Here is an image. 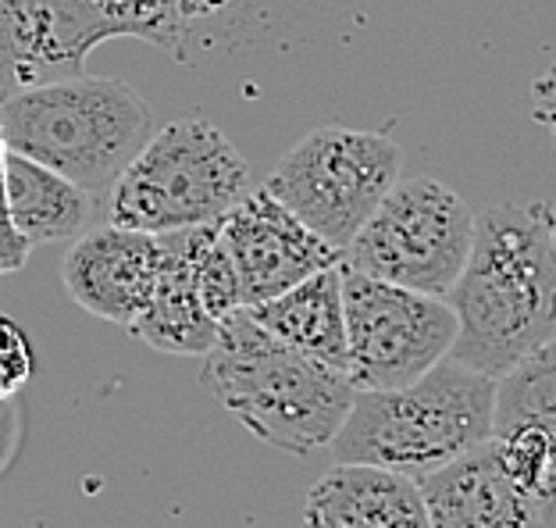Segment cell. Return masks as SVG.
Returning a JSON list of instances; mask_svg holds the SVG:
<instances>
[{
	"instance_id": "obj_15",
	"label": "cell",
	"mask_w": 556,
	"mask_h": 528,
	"mask_svg": "<svg viewBox=\"0 0 556 528\" xmlns=\"http://www.w3.org/2000/svg\"><path fill=\"white\" fill-rule=\"evenodd\" d=\"M4 204L11 229L29 247L75 240L104 211L97 193L11 150H4Z\"/></svg>"
},
{
	"instance_id": "obj_19",
	"label": "cell",
	"mask_w": 556,
	"mask_h": 528,
	"mask_svg": "<svg viewBox=\"0 0 556 528\" xmlns=\"http://www.w3.org/2000/svg\"><path fill=\"white\" fill-rule=\"evenodd\" d=\"M33 375V350L29 339L15 322L0 311V404L11 400Z\"/></svg>"
},
{
	"instance_id": "obj_14",
	"label": "cell",
	"mask_w": 556,
	"mask_h": 528,
	"mask_svg": "<svg viewBox=\"0 0 556 528\" xmlns=\"http://www.w3.org/2000/svg\"><path fill=\"white\" fill-rule=\"evenodd\" d=\"M161 264L154 286L143 300V307L132 318L129 332L154 347L157 354L175 357H204L218 339V322L200 304V293L189 275V261L182 250V232H157Z\"/></svg>"
},
{
	"instance_id": "obj_16",
	"label": "cell",
	"mask_w": 556,
	"mask_h": 528,
	"mask_svg": "<svg viewBox=\"0 0 556 528\" xmlns=\"http://www.w3.org/2000/svg\"><path fill=\"white\" fill-rule=\"evenodd\" d=\"M275 339L296 347L300 354L328 364V368L350 372L346 322H343V289L336 268L314 272L303 282L289 286L286 293L247 307Z\"/></svg>"
},
{
	"instance_id": "obj_10",
	"label": "cell",
	"mask_w": 556,
	"mask_h": 528,
	"mask_svg": "<svg viewBox=\"0 0 556 528\" xmlns=\"http://www.w3.org/2000/svg\"><path fill=\"white\" fill-rule=\"evenodd\" d=\"M214 225L236 264L243 307L286 293L307 275L336 268L343 257L286 204H278L264 186L247 190Z\"/></svg>"
},
{
	"instance_id": "obj_21",
	"label": "cell",
	"mask_w": 556,
	"mask_h": 528,
	"mask_svg": "<svg viewBox=\"0 0 556 528\" xmlns=\"http://www.w3.org/2000/svg\"><path fill=\"white\" fill-rule=\"evenodd\" d=\"M211 4L218 11V8H239V4H247V0H211Z\"/></svg>"
},
{
	"instance_id": "obj_4",
	"label": "cell",
	"mask_w": 556,
	"mask_h": 528,
	"mask_svg": "<svg viewBox=\"0 0 556 528\" xmlns=\"http://www.w3.org/2000/svg\"><path fill=\"white\" fill-rule=\"evenodd\" d=\"M492 375L446 354L407 386L357 389L328 447L343 464H378L417 482L492 436Z\"/></svg>"
},
{
	"instance_id": "obj_3",
	"label": "cell",
	"mask_w": 556,
	"mask_h": 528,
	"mask_svg": "<svg viewBox=\"0 0 556 528\" xmlns=\"http://www.w3.org/2000/svg\"><path fill=\"white\" fill-rule=\"evenodd\" d=\"M154 129L150 100L104 75L83 72L0 93L4 150L40 161L100 200Z\"/></svg>"
},
{
	"instance_id": "obj_8",
	"label": "cell",
	"mask_w": 556,
	"mask_h": 528,
	"mask_svg": "<svg viewBox=\"0 0 556 528\" xmlns=\"http://www.w3.org/2000/svg\"><path fill=\"white\" fill-rule=\"evenodd\" d=\"M403 154L386 133L321 125L278 161L264 190L339 254L400 179Z\"/></svg>"
},
{
	"instance_id": "obj_9",
	"label": "cell",
	"mask_w": 556,
	"mask_h": 528,
	"mask_svg": "<svg viewBox=\"0 0 556 528\" xmlns=\"http://www.w3.org/2000/svg\"><path fill=\"white\" fill-rule=\"evenodd\" d=\"M353 389H396L450 354L457 318L442 297L417 293L339 264Z\"/></svg>"
},
{
	"instance_id": "obj_13",
	"label": "cell",
	"mask_w": 556,
	"mask_h": 528,
	"mask_svg": "<svg viewBox=\"0 0 556 528\" xmlns=\"http://www.w3.org/2000/svg\"><path fill=\"white\" fill-rule=\"evenodd\" d=\"M303 528H432L421 489L400 472L378 464L328 468L311 486L303 504Z\"/></svg>"
},
{
	"instance_id": "obj_20",
	"label": "cell",
	"mask_w": 556,
	"mask_h": 528,
	"mask_svg": "<svg viewBox=\"0 0 556 528\" xmlns=\"http://www.w3.org/2000/svg\"><path fill=\"white\" fill-rule=\"evenodd\" d=\"M29 243L11 229V218H8V204H4V140H0V279L11 272L25 268L29 261Z\"/></svg>"
},
{
	"instance_id": "obj_17",
	"label": "cell",
	"mask_w": 556,
	"mask_h": 528,
	"mask_svg": "<svg viewBox=\"0 0 556 528\" xmlns=\"http://www.w3.org/2000/svg\"><path fill=\"white\" fill-rule=\"evenodd\" d=\"M182 232V250L189 261V275H193V286L200 293V304L207 307L214 322L225 318L229 311L243 307V293H239V279H236V264L225 250L218 225H193V229H179Z\"/></svg>"
},
{
	"instance_id": "obj_6",
	"label": "cell",
	"mask_w": 556,
	"mask_h": 528,
	"mask_svg": "<svg viewBox=\"0 0 556 528\" xmlns=\"http://www.w3.org/2000/svg\"><path fill=\"white\" fill-rule=\"evenodd\" d=\"M250 190V168L218 125L175 118L143 143L104 193V218L136 232L211 225Z\"/></svg>"
},
{
	"instance_id": "obj_1",
	"label": "cell",
	"mask_w": 556,
	"mask_h": 528,
	"mask_svg": "<svg viewBox=\"0 0 556 528\" xmlns=\"http://www.w3.org/2000/svg\"><path fill=\"white\" fill-rule=\"evenodd\" d=\"M457 318L450 357L500 379L556 332V225L549 204H489L442 297Z\"/></svg>"
},
{
	"instance_id": "obj_2",
	"label": "cell",
	"mask_w": 556,
	"mask_h": 528,
	"mask_svg": "<svg viewBox=\"0 0 556 528\" xmlns=\"http://www.w3.org/2000/svg\"><path fill=\"white\" fill-rule=\"evenodd\" d=\"M200 382L247 432L293 457L332 443L357 397L346 372L275 339L247 307L218 318Z\"/></svg>"
},
{
	"instance_id": "obj_7",
	"label": "cell",
	"mask_w": 556,
	"mask_h": 528,
	"mask_svg": "<svg viewBox=\"0 0 556 528\" xmlns=\"http://www.w3.org/2000/svg\"><path fill=\"white\" fill-rule=\"evenodd\" d=\"M475 236L471 204L439 179H396L346 243L339 264L371 279L446 297Z\"/></svg>"
},
{
	"instance_id": "obj_5",
	"label": "cell",
	"mask_w": 556,
	"mask_h": 528,
	"mask_svg": "<svg viewBox=\"0 0 556 528\" xmlns=\"http://www.w3.org/2000/svg\"><path fill=\"white\" fill-rule=\"evenodd\" d=\"M211 0H0V93L86 72L108 40H143L186 61L189 22Z\"/></svg>"
},
{
	"instance_id": "obj_18",
	"label": "cell",
	"mask_w": 556,
	"mask_h": 528,
	"mask_svg": "<svg viewBox=\"0 0 556 528\" xmlns=\"http://www.w3.org/2000/svg\"><path fill=\"white\" fill-rule=\"evenodd\" d=\"M492 450L510 479L532 496L553 504V464H556V429L549 425H514L492 432Z\"/></svg>"
},
{
	"instance_id": "obj_12",
	"label": "cell",
	"mask_w": 556,
	"mask_h": 528,
	"mask_svg": "<svg viewBox=\"0 0 556 528\" xmlns=\"http://www.w3.org/2000/svg\"><path fill=\"white\" fill-rule=\"evenodd\" d=\"M161 264V240L154 232L90 225L79 232L61 261V282L68 297L93 318L129 329L154 286Z\"/></svg>"
},
{
	"instance_id": "obj_11",
	"label": "cell",
	"mask_w": 556,
	"mask_h": 528,
	"mask_svg": "<svg viewBox=\"0 0 556 528\" xmlns=\"http://www.w3.org/2000/svg\"><path fill=\"white\" fill-rule=\"evenodd\" d=\"M432 528H553V504L521 489L492 439L417 479Z\"/></svg>"
}]
</instances>
